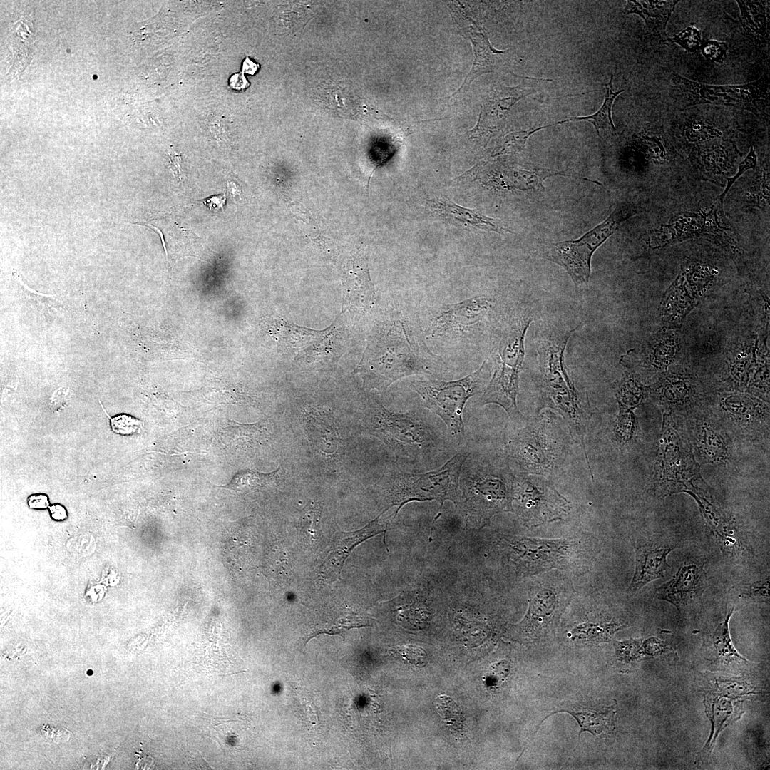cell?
Instances as JSON below:
<instances>
[{"mask_svg": "<svg viewBox=\"0 0 770 770\" xmlns=\"http://www.w3.org/2000/svg\"><path fill=\"white\" fill-rule=\"evenodd\" d=\"M357 372L369 389L383 391L411 375L439 378L448 368L426 343L417 314L378 327L368 338Z\"/></svg>", "mask_w": 770, "mask_h": 770, "instance_id": "cell-1", "label": "cell"}, {"mask_svg": "<svg viewBox=\"0 0 770 770\" xmlns=\"http://www.w3.org/2000/svg\"><path fill=\"white\" fill-rule=\"evenodd\" d=\"M431 414L417 408L406 413L387 410L369 400L363 419L364 430L382 440L399 457L416 466L431 465L447 454L448 438Z\"/></svg>", "mask_w": 770, "mask_h": 770, "instance_id": "cell-2", "label": "cell"}, {"mask_svg": "<svg viewBox=\"0 0 770 770\" xmlns=\"http://www.w3.org/2000/svg\"><path fill=\"white\" fill-rule=\"evenodd\" d=\"M514 478L507 458L469 455L461 471L456 505L477 525H485L497 513L513 512Z\"/></svg>", "mask_w": 770, "mask_h": 770, "instance_id": "cell-3", "label": "cell"}, {"mask_svg": "<svg viewBox=\"0 0 770 770\" xmlns=\"http://www.w3.org/2000/svg\"><path fill=\"white\" fill-rule=\"evenodd\" d=\"M503 548L517 573L527 576L551 570L575 571L587 565L596 553L594 538L545 539L513 537Z\"/></svg>", "mask_w": 770, "mask_h": 770, "instance_id": "cell-4", "label": "cell"}, {"mask_svg": "<svg viewBox=\"0 0 770 770\" xmlns=\"http://www.w3.org/2000/svg\"><path fill=\"white\" fill-rule=\"evenodd\" d=\"M660 446L654 466L652 491L658 497L691 491L710 499L699 465L672 417L664 414Z\"/></svg>", "mask_w": 770, "mask_h": 770, "instance_id": "cell-5", "label": "cell"}, {"mask_svg": "<svg viewBox=\"0 0 770 770\" xmlns=\"http://www.w3.org/2000/svg\"><path fill=\"white\" fill-rule=\"evenodd\" d=\"M530 322V319H516L504 327L491 354L493 376L478 401L479 405L500 406L510 419L522 415L517 408L516 397L525 356V337Z\"/></svg>", "mask_w": 770, "mask_h": 770, "instance_id": "cell-6", "label": "cell"}, {"mask_svg": "<svg viewBox=\"0 0 770 770\" xmlns=\"http://www.w3.org/2000/svg\"><path fill=\"white\" fill-rule=\"evenodd\" d=\"M491 373V366L486 359L478 369L460 379H414L411 386L422 398L425 407L437 415L446 425L448 433L460 442L464 436L466 403L483 390Z\"/></svg>", "mask_w": 770, "mask_h": 770, "instance_id": "cell-7", "label": "cell"}, {"mask_svg": "<svg viewBox=\"0 0 770 770\" xmlns=\"http://www.w3.org/2000/svg\"><path fill=\"white\" fill-rule=\"evenodd\" d=\"M728 390L710 394L706 409L732 439L769 446V404L750 394Z\"/></svg>", "mask_w": 770, "mask_h": 770, "instance_id": "cell-8", "label": "cell"}, {"mask_svg": "<svg viewBox=\"0 0 770 770\" xmlns=\"http://www.w3.org/2000/svg\"><path fill=\"white\" fill-rule=\"evenodd\" d=\"M469 455L458 453L440 468L425 473L399 472L390 476L386 491L391 505H399L397 513L412 500H436L442 504L449 500L456 505L461 471Z\"/></svg>", "mask_w": 770, "mask_h": 770, "instance_id": "cell-9", "label": "cell"}, {"mask_svg": "<svg viewBox=\"0 0 770 770\" xmlns=\"http://www.w3.org/2000/svg\"><path fill=\"white\" fill-rule=\"evenodd\" d=\"M636 213L628 205L618 206L603 222L576 240L552 243L543 250V257L562 267L577 287L587 284L591 259L595 251L625 220Z\"/></svg>", "mask_w": 770, "mask_h": 770, "instance_id": "cell-10", "label": "cell"}, {"mask_svg": "<svg viewBox=\"0 0 770 770\" xmlns=\"http://www.w3.org/2000/svg\"><path fill=\"white\" fill-rule=\"evenodd\" d=\"M669 77L676 99L684 106L711 103L733 106L758 114L769 100L767 83L764 78L742 85L713 86L674 73Z\"/></svg>", "mask_w": 770, "mask_h": 770, "instance_id": "cell-11", "label": "cell"}, {"mask_svg": "<svg viewBox=\"0 0 770 770\" xmlns=\"http://www.w3.org/2000/svg\"><path fill=\"white\" fill-rule=\"evenodd\" d=\"M649 395L674 421L705 409L710 396L699 376L678 366L656 374Z\"/></svg>", "mask_w": 770, "mask_h": 770, "instance_id": "cell-12", "label": "cell"}, {"mask_svg": "<svg viewBox=\"0 0 770 770\" xmlns=\"http://www.w3.org/2000/svg\"><path fill=\"white\" fill-rule=\"evenodd\" d=\"M512 508L524 525L536 527L562 519L571 503L548 479L535 475L515 476Z\"/></svg>", "mask_w": 770, "mask_h": 770, "instance_id": "cell-13", "label": "cell"}, {"mask_svg": "<svg viewBox=\"0 0 770 770\" xmlns=\"http://www.w3.org/2000/svg\"><path fill=\"white\" fill-rule=\"evenodd\" d=\"M674 423L697 462L716 468L733 466V439L706 409Z\"/></svg>", "mask_w": 770, "mask_h": 770, "instance_id": "cell-14", "label": "cell"}, {"mask_svg": "<svg viewBox=\"0 0 770 770\" xmlns=\"http://www.w3.org/2000/svg\"><path fill=\"white\" fill-rule=\"evenodd\" d=\"M536 420L523 415L510 419L505 429V446L510 467L523 474H543L552 466L548 441Z\"/></svg>", "mask_w": 770, "mask_h": 770, "instance_id": "cell-15", "label": "cell"}, {"mask_svg": "<svg viewBox=\"0 0 770 770\" xmlns=\"http://www.w3.org/2000/svg\"><path fill=\"white\" fill-rule=\"evenodd\" d=\"M446 4L458 31L470 41L474 53L472 68L452 97L468 88L479 76L496 73L505 68L512 59L513 51L511 49L499 51L493 48L483 26L467 14L466 10L459 2L450 1Z\"/></svg>", "mask_w": 770, "mask_h": 770, "instance_id": "cell-16", "label": "cell"}, {"mask_svg": "<svg viewBox=\"0 0 770 770\" xmlns=\"http://www.w3.org/2000/svg\"><path fill=\"white\" fill-rule=\"evenodd\" d=\"M575 329L564 333L552 332L538 339V351L543 386L553 396L554 402L564 406H575L578 399L563 364L566 345Z\"/></svg>", "mask_w": 770, "mask_h": 770, "instance_id": "cell-17", "label": "cell"}, {"mask_svg": "<svg viewBox=\"0 0 770 770\" xmlns=\"http://www.w3.org/2000/svg\"><path fill=\"white\" fill-rule=\"evenodd\" d=\"M679 349V332L667 328L657 333L640 347L629 350L622 356L620 363L627 368L656 375L673 366Z\"/></svg>", "mask_w": 770, "mask_h": 770, "instance_id": "cell-18", "label": "cell"}, {"mask_svg": "<svg viewBox=\"0 0 770 770\" xmlns=\"http://www.w3.org/2000/svg\"><path fill=\"white\" fill-rule=\"evenodd\" d=\"M566 584L544 582L538 585L528 600V610L518 625L524 637H536L543 633L570 595Z\"/></svg>", "mask_w": 770, "mask_h": 770, "instance_id": "cell-19", "label": "cell"}, {"mask_svg": "<svg viewBox=\"0 0 770 770\" xmlns=\"http://www.w3.org/2000/svg\"><path fill=\"white\" fill-rule=\"evenodd\" d=\"M537 91L535 86L526 83L492 89L481 105L476 126L470 130L471 138L490 139L503 127L511 108Z\"/></svg>", "mask_w": 770, "mask_h": 770, "instance_id": "cell-20", "label": "cell"}, {"mask_svg": "<svg viewBox=\"0 0 770 770\" xmlns=\"http://www.w3.org/2000/svg\"><path fill=\"white\" fill-rule=\"evenodd\" d=\"M719 209L723 212V209L717 200L708 212L687 211L676 214L667 225L652 235L650 245L658 247L721 231L722 227L717 219Z\"/></svg>", "mask_w": 770, "mask_h": 770, "instance_id": "cell-21", "label": "cell"}, {"mask_svg": "<svg viewBox=\"0 0 770 770\" xmlns=\"http://www.w3.org/2000/svg\"><path fill=\"white\" fill-rule=\"evenodd\" d=\"M707 586L704 565L691 560L683 563L671 579L657 588L656 596L679 610L699 600Z\"/></svg>", "mask_w": 770, "mask_h": 770, "instance_id": "cell-22", "label": "cell"}, {"mask_svg": "<svg viewBox=\"0 0 770 770\" xmlns=\"http://www.w3.org/2000/svg\"><path fill=\"white\" fill-rule=\"evenodd\" d=\"M685 493L692 496L697 503L724 557L736 560L749 553L744 535L726 513L704 496L691 491Z\"/></svg>", "mask_w": 770, "mask_h": 770, "instance_id": "cell-23", "label": "cell"}, {"mask_svg": "<svg viewBox=\"0 0 770 770\" xmlns=\"http://www.w3.org/2000/svg\"><path fill=\"white\" fill-rule=\"evenodd\" d=\"M633 547L635 566L628 590L635 592L649 582L663 577L669 567L667 557L675 546L650 540H637Z\"/></svg>", "mask_w": 770, "mask_h": 770, "instance_id": "cell-24", "label": "cell"}, {"mask_svg": "<svg viewBox=\"0 0 770 770\" xmlns=\"http://www.w3.org/2000/svg\"><path fill=\"white\" fill-rule=\"evenodd\" d=\"M492 307L491 300L476 297L445 305L433 319L431 332L442 335L450 330H463L481 322Z\"/></svg>", "mask_w": 770, "mask_h": 770, "instance_id": "cell-25", "label": "cell"}, {"mask_svg": "<svg viewBox=\"0 0 770 770\" xmlns=\"http://www.w3.org/2000/svg\"><path fill=\"white\" fill-rule=\"evenodd\" d=\"M342 278L343 307H351L363 311L371 308L375 292L366 257L355 256L347 265Z\"/></svg>", "mask_w": 770, "mask_h": 770, "instance_id": "cell-26", "label": "cell"}, {"mask_svg": "<svg viewBox=\"0 0 770 770\" xmlns=\"http://www.w3.org/2000/svg\"><path fill=\"white\" fill-rule=\"evenodd\" d=\"M380 517L381 515L360 530L340 532L324 561L322 573L328 577L337 578L354 548L367 538L385 531L386 525L380 522Z\"/></svg>", "mask_w": 770, "mask_h": 770, "instance_id": "cell-27", "label": "cell"}, {"mask_svg": "<svg viewBox=\"0 0 770 770\" xmlns=\"http://www.w3.org/2000/svg\"><path fill=\"white\" fill-rule=\"evenodd\" d=\"M431 210L444 219H450L464 227L488 232L504 233L510 232L500 220L492 218L480 213L476 210L461 206L448 198L428 200Z\"/></svg>", "mask_w": 770, "mask_h": 770, "instance_id": "cell-28", "label": "cell"}, {"mask_svg": "<svg viewBox=\"0 0 770 770\" xmlns=\"http://www.w3.org/2000/svg\"><path fill=\"white\" fill-rule=\"evenodd\" d=\"M694 306V299L681 272L664 294L659 307L660 317L665 323L675 326L682 322Z\"/></svg>", "mask_w": 770, "mask_h": 770, "instance_id": "cell-29", "label": "cell"}, {"mask_svg": "<svg viewBox=\"0 0 770 770\" xmlns=\"http://www.w3.org/2000/svg\"><path fill=\"white\" fill-rule=\"evenodd\" d=\"M679 1H627L624 14L641 16L648 31L655 35L665 34L667 24Z\"/></svg>", "mask_w": 770, "mask_h": 770, "instance_id": "cell-30", "label": "cell"}, {"mask_svg": "<svg viewBox=\"0 0 770 770\" xmlns=\"http://www.w3.org/2000/svg\"><path fill=\"white\" fill-rule=\"evenodd\" d=\"M613 75L611 74L610 81L605 84V96L602 105L599 110L590 115L585 116H577L568 119L563 120L555 123L551 124L552 126L558 124H562L566 122L575 121V120H586L589 121L594 125L598 136H600L602 131H611L615 132V128L612 120V108L615 99L624 89H620L615 91L612 88Z\"/></svg>", "mask_w": 770, "mask_h": 770, "instance_id": "cell-31", "label": "cell"}, {"mask_svg": "<svg viewBox=\"0 0 770 770\" xmlns=\"http://www.w3.org/2000/svg\"><path fill=\"white\" fill-rule=\"evenodd\" d=\"M734 610V607L729 610L725 619L712 633L709 641L712 657L727 663L733 661L747 662L734 649L731 640L729 622Z\"/></svg>", "mask_w": 770, "mask_h": 770, "instance_id": "cell-32", "label": "cell"}, {"mask_svg": "<svg viewBox=\"0 0 770 770\" xmlns=\"http://www.w3.org/2000/svg\"><path fill=\"white\" fill-rule=\"evenodd\" d=\"M704 703L707 715L712 723V734L707 743L714 735L712 740V746H714L715 739L719 732L732 721L738 719L741 713L738 707L734 708L731 701L724 698L718 697L709 698Z\"/></svg>", "mask_w": 770, "mask_h": 770, "instance_id": "cell-33", "label": "cell"}, {"mask_svg": "<svg viewBox=\"0 0 770 770\" xmlns=\"http://www.w3.org/2000/svg\"><path fill=\"white\" fill-rule=\"evenodd\" d=\"M648 394L649 386L642 384L632 373H626L616 384L615 395L620 411H632Z\"/></svg>", "mask_w": 770, "mask_h": 770, "instance_id": "cell-34", "label": "cell"}, {"mask_svg": "<svg viewBox=\"0 0 770 770\" xmlns=\"http://www.w3.org/2000/svg\"><path fill=\"white\" fill-rule=\"evenodd\" d=\"M744 28L754 34L769 35V10L761 1L737 0Z\"/></svg>", "mask_w": 770, "mask_h": 770, "instance_id": "cell-35", "label": "cell"}, {"mask_svg": "<svg viewBox=\"0 0 770 770\" xmlns=\"http://www.w3.org/2000/svg\"><path fill=\"white\" fill-rule=\"evenodd\" d=\"M571 714L580 727V734L589 732L594 736L610 732L614 727V712L610 709L603 713L592 710L582 712L565 711Z\"/></svg>", "mask_w": 770, "mask_h": 770, "instance_id": "cell-36", "label": "cell"}, {"mask_svg": "<svg viewBox=\"0 0 770 770\" xmlns=\"http://www.w3.org/2000/svg\"><path fill=\"white\" fill-rule=\"evenodd\" d=\"M548 127H551V124L538 128H530L528 130L511 131L500 136L492 150L491 157L513 154L521 151L531 135Z\"/></svg>", "mask_w": 770, "mask_h": 770, "instance_id": "cell-37", "label": "cell"}, {"mask_svg": "<svg viewBox=\"0 0 770 770\" xmlns=\"http://www.w3.org/2000/svg\"><path fill=\"white\" fill-rule=\"evenodd\" d=\"M625 627L623 624L615 621L597 624L584 623L574 628L571 634L577 639L609 641L616 632Z\"/></svg>", "mask_w": 770, "mask_h": 770, "instance_id": "cell-38", "label": "cell"}, {"mask_svg": "<svg viewBox=\"0 0 770 770\" xmlns=\"http://www.w3.org/2000/svg\"><path fill=\"white\" fill-rule=\"evenodd\" d=\"M436 712L446 727L460 732L463 727V714L458 704L449 696L438 695L435 701Z\"/></svg>", "mask_w": 770, "mask_h": 770, "instance_id": "cell-39", "label": "cell"}, {"mask_svg": "<svg viewBox=\"0 0 770 770\" xmlns=\"http://www.w3.org/2000/svg\"><path fill=\"white\" fill-rule=\"evenodd\" d=\"M110 425L114 433L122 436L139 433L143 428L140 420L127 414H119L110 418Z\"/></svg>", "mask_w": 770, "mask_h": 770, "instance_id": "cell-40", "label": "cell"}, {"mask_svg": "<svg viewBox=\"0 0 770 770\" xmlns=\"http://www.w3.org/2000/svg\"><path fill=\"white\" fill-rule=\"evenodd\" d=\"M668 41L678 44L689 52L697 51L702 43L700 31L693 25L674 34L672 38H668Z\"/></svg>", "mask_w": 770, "mask_h": 770, "instance_id": "cell-41", "label": "cell"}, {"mask_svg": "<svg viewBox=\"0 0 770 770\" xmlns=\"http://www.w3.org/2000/svg\"><path fill=\"white\" fill-rule=\"evenodd\" d=\"M769 578L755 581L741 590L739 597L754 602H769Z\"/></svg>", "mask_w": 770, "mask_h": 770, "instance_id": "cell-42", "label": "cell"}, {"mask_svg": "<svg viewBox=\"0 0 770 770\" xmlns=\"http://www.w3.org/2000/svg\"><path fill=\"white\" fill-rule=\"evenodd\" d=\"M756 162H757V157H756V153H755L753 147H751L750 150H749V153L747 154V155L739 163L738 170L735 173V175L734 176L731 177V178H727V177L726 178V179H727L726 188H724L723 192L719 195V198L717 199V200H718V202H719V203L722 208H723V202H724V200L725 198V196H726L727 193L728 192V191L729 190L730 188L732 187V185L735 183L736 179H738L744 173H745L746 171H747L748 170H749L751 168H755L756 165Z\"/></svg>", "mask_w": 770, "mask_h": 770, "instance_id": "cell-43", "label": "cell"}, {"mask_svg": "<svg viewBox=\"0 0 770 770\" xmlns=\"http://www.w3.org/2000/svg\"><path fill=\"white\" fill-rule=\"evenodd\" d=\"M635 420L631 411H620L615 426L617 438L622 442L629 441L635 431Z\"/></svg>", "mask_w": 770, "mask_h": 770, "instance_id": "cell-44", "label": "cell"}, {"mask_svg": "<svg viewBox=\"0 0 770 770\" xmlns=\"http://www.w3.org/2000/svg\"><path fill=\"white\" fill-rule=\"evenodd\" d=\"M397 652L409 663L416 667H423L428 663L426 652L418 646H400L397 648Z\"/></svg>", "mask_w": 770, "mask_h": 770, "instance_id": "cell-45", "label": "cell"}, {"mask_svg": "<svg viewBox=\"0 0 770 770\" xmlns=\"http://www.w3.org/2000/svg\"><path fill=\"white\" fill-rule=\"evenodd\" d=\"M704 56L717 63H722L728 50L726 42L716 40L702 41L699 48Z\"/></svg>", "mask_w": 770, "mask_h": 770, "instance_id": "cell-46", "label": "cell"}, {"mask_svg": "<svg viewBox=\"0 0 770 770\" xmlns=\"http://www.w3.org/2000/svg\"><path fill=\"white\" fill-rule=\"evenodd\" d=\"M688 138L692 141H703L705 140L719 138L722 133L719 130L704 123H693L687 130Z\"/></svg>", "mask_w": 770, "mask_h": 770, "instance_id": "cell-47", "label": "cell"}, {"mask_svg": "<svg viewBox=\"0 0 770 770\" xmlns=\"http://www.w3.org/2000/svg\"><path fill=\"white\" fill-rule=\"evenodd\" d=\"M642 642V640L633 639L616 642L615 646L617 656L624 659L637 657L640 654Z\"/></svg>", "mask_w": 770, "mask_h": 770, "instance_id": "cell-48", "label": "cell"}, {"mask_svg": "<svg viewBox=\"0 0 770 770\" xmlns=\"http://www.w3.org/2000/svg\"><path fill=\"white\" fill-rule=\"evenodd\" d=\"M510 672V665L508 661L503 660L495 663L488 669L486 679L491 684L498 685L508 676Z\"/></svg>", "mask_w": 770, "mask_h": 770, "instance_id": "cell-49", "label": "cell"}, {"mask_svg": "<svg viewBox=\"0 0 770 770\" xmlns=\"http://www.w3.org/2000/svg\"><path fill=\"white\" fill-rule=\"evenodd\" d=\"M718 688L729 695L739 696L751 692V687L745 682L736 681L721 680L718 683Z\"/></svg>", "mask_w": 770, "mask_h": 770, "instance_id": "cell-50", "label": "cell"}, {"mask_svg": "<svg viewBox=\"0 0 770 770\" xmlns=\"http://www.w3.org/2000/svg\"><path fill=\"white\" fill-rule=\"evenodd\" d=\"M26 502L29 508L34 510H44L50 506L48 496L43 493L30 495Z\"/></svg>", "mask_w": 770, "mask_h": 770, "instance_id": "cell-51", "label": "cell"}, {"mask_svg": "<svg viewBox=\"0 0 770 770\" xmlns=\"http://www.w3.org/2000/svg\"><path fill=\"white\" fill-rule=\"evenodd\" d=\"M226 196L222 194L215 195L200 200L211 211L217 212L222 210L225 205Z\"/></svg>", "mask_w": 770, "mask_h": 770, "instance_id": "cell-52", "label": "cell"}, {"mask_svg": "<svg viewBox=\"0 0 770 770\" xmlns=\"http://www.w3.org/2000/svg\"><path fill=\"white\" fill-rule=\"evenodd\" d=\"M169 160L170 163V168L173 173V175L176 180H181L183 176V170L181 168V157L175 151V150L171 147L169 150Z\"/></svg>", "mask_w": 770, "mask_h": 770, "instance_id": "cell-53", "label": "cell"}, {"mask_svg": "<svg viewBox=\"0 0 770 770\" xmlns=\"http://www.w3.org/2000/svg\"><path fill=\"white\" fill-rule=\"evenodd\" d=\"M226 191L227 193L232 197H240L242 192V188L237 180L231 174L227 175L225 177Z\"/></svg>", "mask_w": 770, "mask_h": 770, "instance_id": "cell-54", "label": "cell"}, {"mask_svg": "<svg viewBox=\"0 0 770 770\" xmlns=\"http://www.w3.org/2000/svg\"><path fill=\"white\" fill-rule=\"evenodd\" d=\"M50 517L55 521H64L68 518L66 508L61 503H54L48 507Z\"/></svg>", "mask_w": 770, "mask_h": 770, "instance_id": "cell-55", "label": "cell"}, {"mask_svg": "<svg viewBox=\"0 0 770 770\" xmlns=\"http://www.w3.org/2000/svg\"><path fill=\"white\" fill-rule=\"evenodd\" d=\"M106 592V588L105 585L102 584L93 585L87 590L86 597L93 602L100 601Z\"/></svg>", "mask_w": 770, "mask_h": 770, "instance_id": "cell-56", "label": "cell"}, {"mask_svg": "<svg viewBox=\"0 0 770 770\" xmlns=\"http://www.w3.org/2000/svg\"><path fill=\"white\" fill-rule=\"evenodd\" d=\"M87 674H88V675H91V674H93V671H92L91 669H89V670H88V671L87 672Z\"/></svg>", "mask_w": 770, "mask_h": 770, "instance_id": "cell-57", "label": "cell"}]
</instances>
